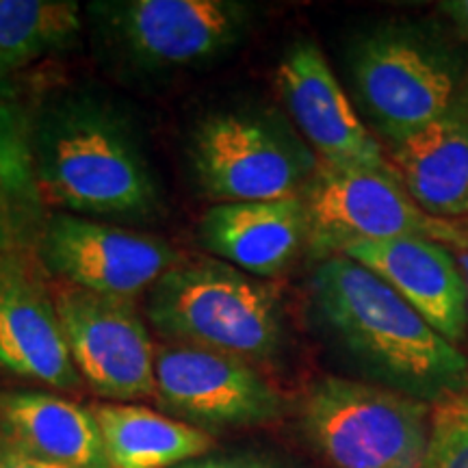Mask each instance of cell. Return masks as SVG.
I'll list each match as a JSON object with an SVG mask.
<instances>
[{
  "instance_id": "cell-1",
  "label": "cell",
  "mask_w": 468,
  "mask_h": 468,
  "mask_svg": "<svg viewBox=\"0 0 468 468\" xmlns=\"http://www.w3.org/2000/svg\"><path fill=\"white\" fill-rule=\"evenodd\" d=\"M308 303L327 341L378 386L436 406L468 393V358L376 276L345 254L319 261Z\"/></svg>"
},
{
  "instance_id": "cell-2",
  "label": "cell",
  "mask_w": 468,
  "mask_h": 468,
  "mask_svg": "<svg viewBox=\"0 0 468 468\" xmlns=\"http://www.w3.org/2000/svg\"><path fill=\"white\" fill-rule=\"evenodd\" d=\"M33 186L58 213L148 219L161 193L133 128L83 93L50 101L28 133Z\"/></svg>"
},
{
  "instance_id": "cell-3",
  "label": "cell",
  "mask_w": 468,
  "mask_h": 468,
  "mask_svg": "<svg viewBox=\"0 0 468 468\" xmlns=\"http://www.w3.org/2000/svg\"><path fill=\"white\" fill-rule=\"evenodd\" d=\"M347 63L356 102L390 148L468 120V48L438 22H379L354 39Z\"/></svg>"
},
{
  "instance_id": "cell-4",
  "label": "cell",
  "mask_w": 468,
  "mask_h": 468,
  "mask_svg": "<svg viewBox=\"0 0 468 468\" xmlns=\"http://www.w3.org/2000/svg\"><path fill=\"white\" fill-rule=\"evenodd\" d=\"M145 314L174 343L248 362L271 360L284 343L278 291L213 259L176 262L148 291Z\"/></svg>"
},
{
  "instance_id": "cell-5",
  "label": "cell",
  "mask_w": 468,
  "mask_h": 468,
  "mask_svg": "<svg viewBox=\"0 0 468 468\" xmlns=\"http://www.w3.org/2000/svg\"><path fill=\"white\" fill-rule=\"evenodd\" d=\"M430 403L378 384L324 378L310 386L302 425L335 468H425Z\"/></svg>"
},
{
  "instance_id": "cell-6",
  "label": "cell",
  "mask_w": 468,
  "mask_h": 468,
  "mask_svg": "<svg viewBox=\"0 0 468 468\" xmlns=\"http://www.w3.org/2000/svg\"><path fill=\"white\" fill-rule=\"evenodd\" d=\"M196 180L218 204L302 197L319 159L284 120L259 111H221L191 134Z\"/></svg>"
},
{
  "instance_id": "cell-7",
  "label": "cell",
  "mask_w": 468,
  "mask_h": 468,
  "mask_svg": "<svg viewBox=\"0 0 468 468\" xmlns=\"http://www.w3.org/2000/svg\"><path fill=\"white\" fill-rule=\"evenodd\" d=\"M308 250L319 261L362 241L417 237L468 250V228L427 215L414 204L395 169L336 167L319 163L302 193Z\"/></svg>"
},
{
  "instance_id": "cell-8",
  "label": "cell",
  "mask_w": 468,
  "mask_h": 468,
  "mask_svg": "<svg viewBox=\"0 0 468 468\" xmlns=\"http://www.w3.org/2000/svg\"><path fill=\"white\" fill-rule=\"evenodd\" d=\"M111 44L145 69L213 61L243 39L248 5L232 0H115L91 5Z\"/></svg>"
},
{
  "instance_id": "cell-9",
  "label": "cell",
  "mask_w": 468,
  "mask_h": 468,
  "mask_svg": "<svg viewBox=\"0 0 468 468\" xmlns=\"http://www.w3.org/2000/svg\"><path fill=\"white\" fill-rule=\"evenodd\" d=\"M37 261L58 284L134 302L180 256L152 234L57 210L39 234Z\"/></svg>"
},
{
  "instance_id": "cell-10",
  "label": "cell",
  "mask_w": 468,
  "mask_h": 468,
  "mask_svg": "<svg viewBox=\"0 0 468 468\" xmlns=\"http://www.w3.org/2000/svg\"><path fill=\"white\" fill-rule=\"evenodd\" d=\"M55 303L69 358L93 393L115 403L156 397V345L134 302L58 284Z\"/></svg>"
},
{
  "instance_id": "cell-11",
  "label": "cell",
  "mask_w": 468,
  "mask_h": 468,
  "mask_svg": "<svg viewBox=\"0 0 468 468\" xmlns=\"http://www.w3.org/2000/svg\"><path fill=\"white\" fill-rule=\"evenodd\" d=\"M156 399L189 425H259L280 417L282 397L237 356L193 345H156Z\"/></svg>"
},
{
  "instance_id": "cell-12",
  "label": "cell",
  "mask_w": 468,
  "mask_h": 468,
  "mask_svg": "<svg viewBox=\"0 0 468 468\" xmlns=\"http://www.w3.org/2000/svg\"><path fill=\"white\" fill-rule=\"evenodd\" d=\"M276 85L292 124L319 163L379 172L393 169L317 44L310 39L291 44L278 63Z\"/></svg>"
},
{
  "instance_id": "cell-13",
  "label": "cell",
  "mask_w": 468,
  "mask_h": 468,
  "mask_svg": "<svg viewBox=\"0 0 468 468\" xmlns=\"http://www.w3.org/2000/svg\"><path fill=\"white\" fill-rule=\"evenodd\" d=\"M0 371L58 390L83 382L69 358L55 291L39 261L20 248L0 251Z\"/></svg>"
},
{
  "instance_id": "cell-14",
  "label": "cell",
  "mask_w": 468,
  "mask_h": 468,
  "mask_svg": "<svg viewBox=\"0 0 468 468\" xmlns=\"http://www.w3.org/2000/svg\"><path fill=\"white\" fill-rule=\"evenodd\" d=\"M343 254L382 278L444 341L455 347L466 341L468 295L458 251L430 239L401 237L354 243Z\"/></svg>"
},
{
  "instance_id": "cell-15",
  "label": "cell",
  "mask_w": 468,
  "mask_h": 468,
  "mask_svg": "<svg viewBox=\"0 0 468 468\" xmlns=\"http://www.w3.org/2000/svg\"><path fill=\"white\" fill-rule=\"evenodd\" d=\"M197 239L221 262L259 280L284 273L308 250L302 197L215 204L197 224Z\"/></svg>"
},
{
  "instance_id": "cell-16",
  "label": "cell",
  "mask_w": 468,
  "mask_h": 468,
  "mask_svg": "<svg viewBox=\"0 0 468 468\" xmlns=\"http://www.w3.org/2000/svg\"><path fill=\"white\" fill-rule=\"evenodd\" d=\"M0 442L68 468H109L93 410L37 390L0 393Z\"/></svg>"
},
{
  "instance_id": "cell-17",
  "label": "cell",
  "mask_w": 468,
  "mask_h": 468,
  "mask_svg": "<svg viewBox=\"0 0 468 468\" xmlns=\"http://www.w3.org/2000/svg\"><path fill=\"white\" fill-rule=\"evenodd\" d=\"M388 159L420 210L444 221L468 218V120L425 128Z\"/></svg>"
},
{
  "instance_id": "cell-18",
  "label": "cell",
  "mask_w": 468,
  "mask_h": 468,
  "mask_svg": "<svg viewBox=\"0 0 468 468\" xmlns=\"http://www.w3.org/2000/svg\"><path fill=\"white\" fill-rule=\"evenodd\" d=\"M109 468H176L204 458L215 438L202 427L134 403L93 406Z\"/></svg>"
},
{
  "instance_id": "cell-19",
  "label": "cell",
  "mask_w": 468,
  "mask_h": 468,
  "mask_svg": "<svg viewBox=\"0 0 468 468\" xmlns=\"http://www.w3.org/2000/svg\"><path fill=\"white\" fill-rule=\"evenodd\" d=\"M80 27L72 0H0V79L68 50Z\"/></svg>"
},
{
  "instance_id": "cell-20",
  "label": "cell",
  "mask_w": 468,
  "mask_h": 468,
  "mask_svg": "<svg viewBox=\"0 0 468 468\" xmlns=\"http://www.w3.org/2000/svg\"><path fill=\"white\" fill-rule=\"evenodd\" d=\"M425 468H468V393L431 410Z\"/></svg>"
},
{
  "instance_id": "cell-21",
  "label": "cell",
  "mask_w": 468,
  "mask_h": 468,
  "mask_svg": "<svg viewBox=\"0 0 468 468\" xmlns=\"http://www.w3.org/2000/svg\"><path fill=\"white\" fill-rule=\"evenodd\" d=\"M17 248L16 237V218L14 207H11V196L0 178V251H7Z\"/></svg>"
},
{
  "instance_id": "cell-22",
  "label": "cell",
  "mask_w": 468,
  "mask_h": 468,
  "mask_svg": "<svg viewBox=\"0 0 468 468\" xmlns=\"http://www.w3.org/2000/svg\"><path fill=\"white\" fill-rule=\"evenodd\" d=\"M176 468H276L256 458H197Z\"/></svg>"
},
{
  "instance_id": "cell-23",
  "label": "cell",
  "mask_w": 468,
  "mask_h": 468,
  "mask_svg": "<svg viewBox=\"0 0 468 468\" xmlns=\"http://www.w3.org/2000/svg\"><path fill=\"white\" fill-rule=\"evenodd\" d=\"M0 468H68L61 464H52V462L35 460L31 455H25L9 444L0 442Z\"/></svg>"
},
{
  "instance_id": "cell-24",
  "label": "cell",
  "mask_w": 468,
  "mask_h": 468,
  "mask_svg": "<svg viewBox=\"0 0 468 468\" xmlns=\"http://www.w3.org/2000/svg\"><path fill=\"white\" fill-rule=\"evenodd\" d=\"M441 11L452 20L453 31L460 35L468 48V0H447V3H441Z\"/></svg>"
},
{
  "instance_id": "cell-25",
  "label": "cell",
  "mask_w": 468,
  "mask_h": 468,
  "mask_svg": "<svg viewBox=\"0 0 468 468\" xmlns=\"http://www.w3.org/2000/svg\"><path fill=\"white\" fill-rule=\"evenodd\" d=\"M458 262H460V267H462V273H464L466 295H468V250L466 251H458Z\"/></svg>"
},
{
  "instance_id": "cell-26",
  "label": "cell",
  "mask_w": 468,
  "mask_h": 468,
  "mask_svg": "<svg viewBox=\"0 0 468 468\" xmlns=\"http://www.w3.org/2000/svg\"><path fill=\"white\" fill-rule=\"evenodd\" d=\"M3 80V79H0ZM5 111H9L7 107H5V102H3V96H0V113H5Z\"/></svg>"
}]
</instances>
